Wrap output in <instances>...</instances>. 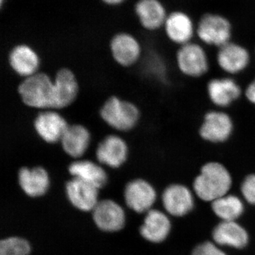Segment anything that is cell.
I'll return each mask as SVG.
<instances>
[{"mask_svg": "<svg viewBox=\"0 0 255 255\" xmlns=\"http://www.w3.org/2000/svg\"><path fill=\"white\" fill-rule=\"evenodd\" d=\"M242 89L233 78H216L207 84V94L210 101L220 109L227 108L241 98Z\"/></svg>", "mask_w": 255, "mask_h": 255, "instance_id": "2e32d148", "label": "cell"}, {"mask_svg": "<svg viewBox=\"0 0 255 255\" xmlns=\"http://www.w3.org/2000/svg\"><path fill=\"white\" fill-rule=\"evenodd\" d=\"M5 0H0V5H1V6H3V5H4Z\"/></svg>", "mask_w": 255, "mask_h": 255, "instance_id": "4dcf8cb0", "label": "cell"}, {"mask_svg": "<svg viewBox=\"0 0 255 255\" xmlns=\"http://www.w3.org/2000/svg\"><path fill=\"white\" fill-rule=\"evenodd\" d=\"M171 230L169 218L162 211L152 210L147 212L140 227V234L147 241L159 243L167 238Z\"/></svg>", "mask_w": 255, "mask_h": 255, "instance_id": "cb8c5ba5", "label": "cell"}, {"mask_svg": "<svg viewBox=\"0 0 255 255\" xmlns=\"http://www.w3.org/2000/svg\"><path fill=\"white\" fill-rule=\"evenodd\" d=\"M232 31V25L226 16L207 13L198 22L196 34L204 44L219 48L231 41Z\"/></svg>", "mask_w": 255, "mask_h": 255, "instance_id": "277c9868", "label": "cell"}, {"mask_svg": "<svg viewBox=\"0 0 255 255\" xmlns=\"http://www.w3.org/2000/svg\"><path fill=\"white\" fill-rule=\"evenodd\" d=\"M68 171L73 177L92 184L97 189L105 187L108 177L105 169L90 159H76L70 163Z\"/></svg>", "mask_w": 255, "mask_h": 255, "instance_id": "603a6c76", "label": "cell"}, {"mask_svg": "<svg viewBox=\"0 0 255 255\" xmlns=\"http://www.w3.org/2000/svg\"><path fill=\"white\" fill-rule=\"evenodd\" d=\"M163 28L169 41L179 46L192 41L196 32L192 18L182 11H174L169 14Z\"/></svg>", "mask_w": 255, "mask_h": 255, "instance_id": "4fadbf2b", "label": "cell"}, {"mask_svg": "<svg viewBox=\"0 0 255 255\" xmlns=\"http://www.w3.org/2000/svg\"><path fill=\"white\" fill-rule=\"evenodd\" d=\"M176 63L181 73L189 78H201L209 70V58L204 47L192 41L179 46Z\"/></svg>", "mask_w": 255, "mask_h": 255, "instance_id": "5b68a950", "label": "cell"}, {"mask_svg": "<svg viewBox=\"0 0 255 255\" xmlns=\"http://www.w3.org/2000/svg\"><path fill=\"white\" fill-rule=\"evenodd\" d=\"M241 189L247 202L255 206V174H250L245 178Z\"/></svg>", "mask_w": 255, "mask_h": 255, "instance_id": "4316f807", "label": "cell"}, {"mask_svg": "<svg viewBox=\"0 0 255 255\" xmlns=\"http://www.w3.org/2000/svg\"><path fill=\"white\" fill-rule=\"evenodd\" d=\"M94 221L102 231L115 232L124 228L125 214L117 203L111 200L99 201L93 209Z\"/></svg>", "mask_w": 255, "mask_h": 255, "instance_id": "d6986e66", "label": "cell"}, {"mask_svg": "<svg viewBox=\"0 0 255 255\" xmlns=\"http://www.w3.org/2000/svg\"><path fill=\"white\" fill-rule=\"evenodd\" d=\"M7 60L13 73L22 80L40 72L41 57L34 48L26 43H18L13 46Z\"/></svg>", "mask_w": 255, "mask_h": 255, "instance_id": "30bf717a", "label": "cell"}, {"mask_svg": "<svg viewBox=\"0 0 255 255\" xmlns=\"http://www.w3.org/2000/svg\"><path fill=\"white\" fill-rule=\"evenodd\" d=\"M129 146L123 137L111 133L104 137L97 144L95 155L101 164L112 168H119L127 160Z\"/></svg>", "mask_w": 255, "mask_h": 255, "instance_id": "9c48e42d", "label": "cell"}, {"mask_svg": "<svg viewBox=\"0 0 255 255\" xmlns=\"http://www.w3.org/2000/svg\"><path fill=\"white\" fill-rule=\"evenodd\" d=\"M191 255H227L219 246L211 242H204L194 248Z\"/></svg>", "mask_w": 255, "mask_h": 255, "instance_id": "83f0119b", "label": "cell"}, {"mask_svg": "<svg viewBox=\"0 0 255 255\" xmlns=\"http://www.w3.org/2000/svg\"><path fill=\"white\" fill-rule=\"evenodd\" d=\"M18 182L28 196L36 197L43 195L49 187V175L46 169L37 167H23L18 171Z\"/></svg>", "mask_w": 255, "mask_h": 255, "instance_id": "7402d4cb", "label": "cell"}, {"mask_svg": "<svg viewBox=\"0 0 255 255\" xmlns=\"http://www.w3.org/2000/svg\"><path fill=\"white\" fill-rule=\"evenodd\" d=\"M213 211L222 221H236L243 215L245 205L237 196L226 195L213 201Z\"/></svg>", "mask_w": 255, "mask_h": 255, "instance_id": "d4e9b609", "label": "cell"}, {"mask_svg": "<svg viewBox=\"0 0 255 255\" xmlns=\"http://www.w3.org/2000/svg\"><path fill=\"white\" fill-rule=\"evenodd\" d=\"M98 189L89 184L73 177L66 184L67 194L75 207L84 211H93L97 203Z\"/></svg>", "mask_w": 255, "mask_h": 255, "instance_id": "44dd1931", "label": "cell"}, {"mask_svg": "<svg viewBox=\"0 0 255 255\" xmlns=\"http://www.w3.org/2000/svg\"><path fill=\"white\" fill-rule=\"evenodd\" d=\"M91 142L90 129L83 124H69L59 144L67 155L79 159L86 153Z\"/></svg>", "mask_w": 255, "mask_h": 255, "instance_id": "5bb4252c", "label": "cell"}, {"mask_svg": "<svg viewBox=\"0 0 255 255\" xmlns=\"http://www.w3.org/2000/svg\"><path fill=\"white\" fill-rule=\"evenodd\" d=\"M216 60L219 68L225 73L237 75L248 68L251 56L244 46L230 41L219 48Z\"/></svg>", "mask_w": 255, "mask_h": 255, "instance_id": "7c38bea8", "label": "cell"}, {"mask_svg": "<svg viewBox=\"0 0 255 255\" xmlns=\"http://www.w3.org/2000/svg\"><path fill=\"white\" fill-rule=\"evenodd\" d=\"M247 100L249 101L253 105H255V78L247 87L245 91Z\"/></svg>", "mask_w": 255, "mask_h": 255, "instance_id": "f1b7e54d", "label": "cell"}, {"mask_svg": "<svg viewBox=\"0 0 255 255\" xmlns=\"http://www.w3.org/2000/svg\"><path fill=\"white\" fill-rule=\"evenodd\" d=\"M17 93L23 105L38 111L54 110V80L40 71L18 84Z\"/></svg>", "mask_w": 255, "mask_h": 255, "instance_id": "7a4b0ae2", "label": "cell"}, {"mask_svg": "<svg viewBox=\"0 0 255 255\" xmlns=\"http://www.w3.org/2000/svg\"><path fill=\"white\" fill-rule=\"evenodd\" d=\"M101 1L109 6H118V5L123 4L126 0H101Z\"/></svg>", "mask_w": 255, "mask_h": 255, "instance_id": "f546056e", "label": "cell"}, {"mask_svg": "<svg viewBox=\"0 0 255 255\" xmlns=\"http://www.w3.org/2000/svg\"><path fill=\"white\" fill-rule=\"evenodd\" d=\"M54 110L60 111L73 105L78 97L80 84L71 69L61 68L55 73Z\"/></svg>", "mask_w": 255, "mask_h": 255, "instance_id": "8fae6325", "label": "cell"}, {"mask_svg": "<svg viewBox=\"0 0 255 255\" xmlns=\"http://www.w3.org/2000/svg\"><path fill=\"white\" fill-rule=\"evenodd\" d=\"M31 247L26 240L9 238L0 242V255H28Z\"/></svg>", "mask_w": 255, "mask_h": 255, "instance_id": "484cf974", "label": "cell"}, {"mask_svg": "<svg viewBox=\"0 0 255 255\" xmlns=\"http://www.w3.org/2000/svg\"><path fill=\"white\" fill-rule=\"evenodd\" d=\"M135 13L142 27L149 31L163 28L168 16L159 0H138L135 5Z\"/></svg>", "mask_w": 255, "mask_h": 255, "instance_id": "ac0fdd59", "label": "cell"}, {"mask_svg": "<svg viewBox=\"0 0 255 255\" xmlns=\"http://www.w3.org/2000/svg\"><path fill=\"white\" fill-rule=\"evenodd\" d=\"M232 184V176L223 164L209 162L201 167L193 182V189L201 200L212 203L228 194Z\"/></svg>", "mask_w": 255, "mask_h": 255, "instance_id": "6da1fadb", "label": "cell"}, {"mask_svg": "<svg viewBox=\"0 0 255 255\" xmlns=\"http://www.w3.org/2000/svg\"><path fill=\"white\" fill-rule=\"evenodd\" d=\"M162 199L166 211L175 217L186 216L194 209V195L190 189L183 184L169 185L164 191Z\"/></svg>", "mask_w": 255, "mask_h": 255, "instance_id": "9a60e30c", "label": "cell"}, {"mask_svg": "<svg viewBox=\"0 0 255 255\" xmlns=\"http://www.w3.org/2000/svg\"><path fill=\"white\" fill-rule=\"evenodd\" d=\"M213 240L219 246L243 249L248 246L249 235L236 221H221L214 228Z\"/></svg>", "mask_w": 255, "mask_h": 255, "instance_id": "ffe728a7", "label": "cell"}, {"mask_svg": "<svg viewBox=\"0 0 255 255\" xmlns=\"http://www.w3.org/2000/svg\"><path fill=\"white\" fill-rule=\"evenodd\" d=\"M99 114L104 123L121 132L131 131L140 119V111L135 104L115 95L105 101Z\"/></svg>", "mask_w": 255, "mask_h": 255, "instance_id": "3957f363", "label": "cell"}, {"mask_svg": "<svg viewBox=\"0 0 255 255\" xmlns=\"http://www.w3.org/2000/svg\"><path fill=\"white\" fill-rule=\"evenodd\" d=\"M156 191L143 179H135L126 187L125 199L127 205L137 213L148 212L155 202Z\"/></svg>", "mask_w": 255, "mask_h": 255, "instance_id": "e0dca14e", "label": "cell"}, {"mask_svg": "<svg viewBox=\"0 0 255 255\" xmlns=\"http://www.w3.org/2000/svg\"><path fill=\"white\" fill-rule=\"evenodd\" d=\"M110 50L112 59L122 68L136 65L142 58V49L136 37L128 32H119L111 38Z\"/></svg>", "mask_w": 255, "mask_h": 255, "instance_id": "52a82bcc", "label": "cell"}, {"mask_svg": "<svg viewBox=\"0 0 255 255\" xmlns=\"http://www.w3.org/2000/svg\"><path fill=\"white\" fill-rule=\"evenodd\" d=\"M234 124L229 114L221 110H212L204 116L199 128L203 140L211 143H223L232 135Z\"/></svg>", "mask_w": 255, "mask_h": 255, "instance_id": "ba28073f", "label": "cell"}, {"mask_svg": "<svg viewBox=\"0 0 255 255\" xmlns=\"http://www.w3.org/2000/svg\"><path fill=\"white\" fill-rule=\"evenodd\" d=\"M69 124L60 111H38L33 119V130L40 140L48 145L60 143Z\"/></svg>", "mask_w": 255, "mask_h": 255, "instance_id": "8992f818", "label": "cell"}]
</instances>
